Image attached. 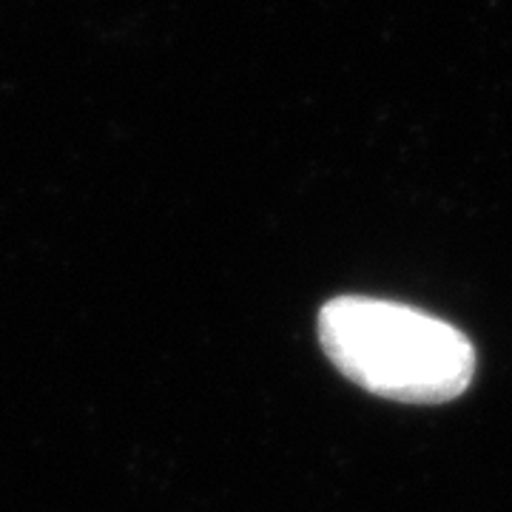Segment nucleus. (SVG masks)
<instances>
[{
  "label": "nucleus",
  "instance_id": "f257e3e1",
  "mask_svg": "<svg viewBox=\"0 0 512 512\" xmlns=\"http://www.w3.org/2000/svg\"><path fill=\"white\" fill-rule=\"evenodd\" d=\"M319 342L362 390L404 404H444L467 393L476 348L450 322L376 296H336L319 311Z\"/></svg>",
  "mask_w": 512,
  "mask_h": 512
}]
</instances>
